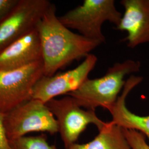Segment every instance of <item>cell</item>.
<instances>
[{"instance_id": "cell-13", "label": "cell", "mask_w": 149, "mask_h": 149, "mask_svg": "<svg viewBox=\"0 0 149 149\" xmlns=\"http://www.w3.org/2000/svg\"><path fill=\"white\" fill-rule=\"evenodd\" d=\"M11 149H57L55 145H50L47 136L42 134L37 136H24L10 141Z\"/></svg>"}, {"instance_id": "cell-2", "label": "cell", "mask_w": 149, "mask_h": 149, "mask_svg": "<svg viewBox=\"0 0 149 149\" xmlns=\"http://www.w3.org/2000/svg\"><path fill=\"white\" fill-rule=\"evenodd\" d=\"M140 66L139 61L130 59L116 63L103 76L87 79L77 90L67 95L72 97L81 107L86 109L95 111L99 107L107 109L117 101L126 82L124 77L138 72Z\"/></svg>"}, {"instance_id": "cell-6", "label": "cell", "mask_w": 149, "mask_h": 149, "mask_svg": "<svg viewBox=\"0 0 149 149\" xmlns=\"http://www.w3.org/2000/svg\"><path fill=\"white\" fill-rule=\"evenodd\" d=\"M43 75L42 60L20 69L0 71V113L5 115L32 99L33 87Z\"/></svg>"}, {"instance_id": "cell-14", "label": "cell", "mask_w": 149, "mask_h": 149, "mask_svg": "<svg viewBox=\"0 0 149 149\" xmlns=\"http://www.w3.org/2000/svg\"><path fill=\"white\" fill-rule=\"evenodd\" d=\"M124 134L132 149H149L146 136L138 131L123 128Z\"/></svg>"}, {"instance_id": "cell-1", "label": "cell", "mask_w": 149, "mask_h": 149, "mask_svg": "<svg viewBox=\"0 0 149 149\" xmlns=\"http://www.w3.org/2000/svg\"><path fill=\"white\" fill-rule=\"evenodd\" d=\"M42 54L44 75L51 76L73 61L84 58L101 43L71 32L56 15L52 3L37 26Z\"/></svg>"}, {"instance_id": "cell-4", "label": "cell", "mask_w": 149, "mask_h": 149, "mask_svg": "<svg viewBox=\"0 0 149 149\" xmlns=\"http://www.w3.org/2000/svg\"><path fill=\"white\" fill-rule=\"evenodd\" d=\"M3 124L9 141L32 132L59 133L56 120L46 103L34 98L5 114Z\"/></svg>"}, {"instance_id": "cell-3", "label": "cell", "mask_w": 149, "mask_h": 149, "mask_svg": "<svg viewBox=\"0 0 149 149\" xmlns=\"http://www.w3.org/2000/svg\"><path fill=\"white\" fill-rule=\"evenodd\" d=\"M122 16L114 0H85L82 5L58 17V19L68 28L76 29L81 35L102 44L106 42L102 32L104 22L109 21L117 27Z\"/></svg>"}, {"instance_id": "cell-8", "label": "cell", "mask_w": 149, "mask_h": 149, "mask_svg": "<svg viewBox=\"0 0 149 149\" xmlns=\"http://www.w3.org/2000/svg\"><path fill=\"white\" fill-rule=\"evenodd\" d=\"M97 60L96 55L90 54L74 69L51 76L43 75L33 87L32 98L47 103L57 96L67 95L77 90L88 79V74L94 69Z\"/></svg>"}, {"instance_id": "cell-11", "label": "cell", "mask_w": 149, "mask_h": 149, "mask_svg": "<svg viewBox=\"0 0 149 149\" xmlns=\"http://www.w3.org/2000/svg\"><path fill=\"white\" fill-rule=\"evenodd\" d=\"M143 77L131 76L126 81L120 96H118L116 102L107 110L112 117L113 123L123 128L132 129L143 134L147 138L149 144V115L140 116L130 112L126 106L125 100L129 93L142 82Z\"/></svg>"}, {"instance_id": "cell-15", "label": "cell", "mask_w": 149, "mask_h": 149, "mask_svg": "<svg viewBox=\"0 0 149 149\" xmlns=\"http://www.w3.org/2000/svg\"><path fill=\"white\" fill-rule=\"evenodd\" d=\"M19 0H0V20L11 13Z\"/></svg>"}, {"instance_id": "cell-7", "label": "cell", "mask_w": 149, "mask_h": 149, "mask_svg": "<svg viewBox=\"0 0 149 149\" xmlns=\"http://www.w3.org/2000/svg\"><path fill=\"white\" fill-rule=\"evenodd\" d=\"M51 5L48 0H19L0 20V52L36 28Z\"/></svg>"}, {"instance_id": "cell-9", "label": "cell", "mask_w": 149, "mask_h": 149, "mask_svg": "<svg viewBox=\"0 0 149 149\" xmlns=\"http://www.w3.org/2000/svg\"><path fill=\"white\" fill-rule=\"evenodd\" d=\"M120 3L125 11L116 29L128 33L123 41L130 48L149 43V0H122Z\"/></svg>"}, {"instance_id": "cell-16", "label": "cell", "mask_w": 149, "mask_h": 149, "mask_svg": "<svg viewBox=\"0 0 149 149\" xmlns=\"http://www.w3.org/2000/svg\"><path fill=\"white\" fill-rule=\"evenodd\" d=\"M3 118L4 115L0 113V149H11L4 128Z\"/></svg>"}, {"instance_id": "cell-10", "label": "cell", "mask_w": 149, "mask_h": 149, "mask_svg": "<svg viewBox=\"0 0 149 149\" xmlns=\"http://www.w3.org/2000/svg\"><path fill=\"white\" fill-rule=\"evenodd\" d=\"M42 60L37 28L0 52V71L20 69Z\"/></svg>"}, {"instance_id": "cell-12", "label": "cell", "mask_w": 149, "mask_h": 149, "mask_svg": "<svg viewBox=\"0 0 149 149\" xmlns=\"http://www.w3.org/2000/svg\"><path fill=\"white\" fill-rule=\"evenodd\" d=\"M69 149H132L123 128L111 121L99 130L95 138L85 144H74Z\"/></svg>"}, {"instance_id": "cell-5", "label": "cell", "mask_w": 149, "mask_h": 149, "mask_svg": "<svg viewBox=\"0 0 149 149\" xmlns=\"http://www.w3.org/2000/svg\"><path fill=\"white\" fill-rule=\"evenodd\" d=\"M46 104L56 120L65 149L76 144L88 125L94 124L98 130L106 125L97 116L95 111L83 109L71 96L54 98Z\"/></svg>"}]
</instances>
